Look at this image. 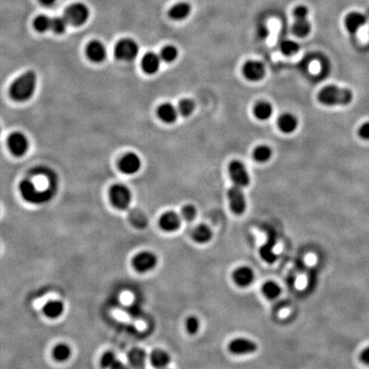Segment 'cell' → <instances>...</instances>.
<instances>
[{"mask_svg":"<svg viewBox=\"0 0 369 369\" xmlns=\"http://www.w3.org/2000/svg\"><path fill=\"white\" fill-rule=\"evenodd\" d=\"M36 86L37 75L33 71H28L13 82L9 88V94L15 101H28L34 95Z\"/></svg>","mask_w":369,"mask_h":369,"instance_id":"1","label":"cell"},{"mask_svg":"<svg viewBox=\"0 0 369 369\" xmlns=\"http://www.w3.org/2000/svg\"><path fill=\"white\" fill-rule=\"evenodd\" d=\"M353 93L351 90L336 86H326L318 93V100L324 105H347L352 101Z\"/></svg>","mask_w":369,"mask_h":369,"instance_id":"2","label":"cell"},{"mask_svg":"<svg viewBox=\"0 0 369 369\" xmlns=\"http://www.w3.org/2000/svg\"><path fill=\"white\" fill-rule=\"evenodd\" d=\"M308 9L305 5L296 7L293 11L295 22L292 26V32L297 37L305 38L311 31V24L308 19Z\"/></svg>","mask_w":369,"mask_h":369,"instance_id":"3","label":"cell"},{"mask_svg":"<svg viewBox=\"0 0 369 369\" xmlns=\"http://www.w3.org/2000/svg\"><path fill=\"white\" fill-rule=\"evenodd\" d=\"M109 194L112 204L121 210L127 209L132 202V193L125 184H114L111 186Z\"/></svg>","mask_w":369,"mask_h":369,"instance_id":"4","label":"cell"},{"mask_svg":"<svg viewBox=\"0 0 369 369\" xmlns=\"http://www.w3.org/2000/svg\"><path fill=\"white\" fill-rule=\"evenodd\" d=\"M63 16L68 21V24L79 27L87 22L90 16V10L84 3H73L66 9Z\"/></svg>","mask_w":369,"mask_h":369,"instance_id":"5","label":"cell"},{"mask_svg":"<svg viewBox=\"0 0 369 369\" xmlns=\"http://www.w3.org/2000/svg\"><path fill=\"white\" fill-rule=\"evenodd\" d=\"M139 47L138 44L132 39L121 40L115 47V56L118 60L131 62L137 58Z\"/></svg>","mask_w":369,"mask_h":369,"instance_id":"6","label":"cell"},{"mask_svg":"<svg viewBox=\"0 0 369 369\" xmlns=\"http://www.w3.org/2000/svg\"><path fill=\"white\" fill-rule=\"evenodd\" d=\"M228 172L234 184L241 188L247 187L250 182V178L245 164L239 160L231 162L228 167Z\"/></svg>","mask_w":369,"mask_h":369,"instance_id":"7","label":"cell"},{"mask_svg":"<svg viewBox=\"0 0 369 369\" xmlns=\"http://www.w3.org/2000/svg\"><path fill=\"white\" fill-rule=\"evenodd\" d=\"M132 267L138 273L145 274L153 270L157 264V255L151 251H141L134 255L132 261Z\"/></svg>","mask_w":369,"mask_h":369,"instance_id":"8","label":"cell"},{"mask_svg":"<svg viewBox=\"0 0 369 369\" xmlns=\"http://www.w3.org/2000/svg\"><path fill=\"white\" fill-rule=\"evenodd\" d=\"M228 202L231 211L234 215H240L245 213L246 209V200L242 191V188L234 184L228 190Z\"/></svg>","mask_w":369,"mask_h":369,"instance_id":"9","label":"cell"},{"mask_svg":"<svg viewBox=\"0 0 369 369\" xmlns=\"http://www.w3.org/2000/svg\"><path fill=\"white\" fill-rule=\"evenodd\" d=\"M8 147L15 157H22L28 152L29 142L22 132H13L8 138Z\"/></svg>","mask_w":369,"mask_h":369,"instance_id":"10","label":"cell"},{"mask_svg":"<svg viewBox=\"0 0 369 369\" xmlns=\"http://www.w3.org/2000/svg\"><path fill=\"white\" fill-rule=\"evenodd\" d=\"M228 350L231 353L237 356L249 355L257 351V345L248 338H237L232 340L228 345Z\"/></svg>","mask_w":369,"mask_h":369,"instance_id":"11","label":"cell"},{"mask_svg":"<svg viewBox=\"0 0 369 369\" xmlns=\"http://www.w3.org/2000/svg\"><path fill=\"white\" fill-rule=\"evenodd\" d=\"M119 168L126 175H134L141 168V160L137 154L127 153L121 159Z\"/></svg>","mask_w":369,"mask_h":369,"instance_id":"12","label":"cell"},{"mask_svg":"<svg viewBox=\"0 0 369 369\" xmlns=\"http://www.w3.org/2000/svg\"><path fill=\"white\" fill-rule=\"evenodd\" d=\"M244 75L250 81H259L266 74L264 65L258 61L246 62L243 67Z\"/></svg>","mask_w":369,"mask_h":369,"instance_id":"13","label":"cell"},{"mask_svg":"<svg viewBox=\"0 0 369 369\" xmlns=\"http://www.w3.org/2000/svg\"><path fill=\"white\" fill-rule=\"evenodd\" d=\"M161 229L167 233H174L182 226V217L174 211L163 213L159 219Z\"/></svg>","mask_w":369,"mask_h":369,"instance_id":"14","label":"cell"},{"mask_svg":"<svg viewBox=\"0 0 369 369\" xmlns=\"http://www.w3.org/2000/svg\"><path fill=\"white\" fill-rule=\"evenodd\" d=\"M255 274L251 268L246 266H242L235 269L233 274V280L238 286L246 288L253 283Z\"/></svg>","mask_w":369,"mask_h":369,"instance_id":"15","label":"cell"},{"mask_svg":"<svg viewBox=\"0 0 369 369\" xmlns=\"http://www.w3.org/2000/svg\"><path fill=\"white\" fill-rule=\"evenodd\" d=\"M86 56L93 62H102L107 57L106 47L99 40H93L86 47Z\"/></svg>","mask_w":369,"mask_h":369,"instance_id":"16","label":"cell"},{"mask_svg":"<svg viewBox=\"0 0 369 369\" xmlns=\"http://www.w3.org/2000/svg\"><path fill=\"white\" fill-rule=\"evenodd\" d=\"M141 65L146 74H156L160 68L161 57L154 53H146L142 59Z\"/></svg>","mask_w":369,"mask_h":369,"instance_id":"17","label":"cell"},{"mask_svg":"<svg viewBox=\"0 0 369 369\" xmlns=\"http://www.w3.org/2000/svg\"><path fill=\"white\" fill-rule=\"evenodd\" d=\"M366 16L362 13L351 12L345 17V27L350 33L355 34L366 23Z\"/></svg>","mask_w":369,"mask_h":369,"instance_id":"18","label":"cell"},{"mask_svg":"<svg viewBox=\"0 0 369 369\" xmlns=\"http://www.w3.org/2000/svg\"><path fill=\"white\" fill-rule=\"evenodd\" d=\"M191 11V7L186 2H180L169 9V16L174 21H182L187 18Z\"/></svg>","mask_w":369,"mask_h":369,"instance_id":"19","label":"cell"},{"mask_svg":"<svg viewBox=\"0 0 369 369\" xmlns=\"http://www.w3.org/2000/svg\"><path fill=\"white\" fill-rule=\"evenodd\" d=\"M278 126L281 132L285 133H292L295 132L299 126V121L294 115L291 113H285L281 115L278 120Z\"/></svg>","mask_w":369,"mask_h":369,"instance_id":"20","label":"cell"},{"mask_svg":"<svg viewBox=\"0 0 369 369\" xmlns=\"http://www.w3.org/2000/svg\"><path fill=\"white\" fill-rule=\"evenodd\" d=\"M157 116L167 124H172L177 120L178 111L171 104H163L157 109Z\"/></svg>","mask_w":369,"mask_h":369,"instance_id":"21","label":"cell"},{"mask_svg":"<svg viewBox=\"0 0 369 369\" xmlns=\"http://www.w3.org/2000/svg\"><path fill=\"white\" fill-rule=\"evenodd\" d=\"M64 309L63 303L59 300L47 302L43 307L44 314L51 319H57L62 315Z\"/></svg>","mask_w":369,"mask_h":369,"instance_id":"22","label":"cell"},{"mask_svg":"<svg viewBox=\"0 0 369 369\" xmlns=\"http://www.w3.org/2000/svg\"><path fill=\"white\" fill-rule=\"evenodd\" d=\"M212 231L207 225H199L194 228L191 234L192 240L197 244H206L212 239Z\"/></svg>","mask_w":369,"mask_h":369,"instance_id":"23","label":"cell"},{"mask_svg":"<svg viewBox=\"0 0 369 369\" xmlns=\"http://www.w3.org/2000/svg\"><path fill=\"white\" fill-rule=\"evenodd\" d=\"M127 360L130 365L133 368L142 369L145 366L147 356L144 350L139 349V348H135L129 351V353L127 355Z\"/></svg>","mask_w":369,"mask_h":369,"instance_id":"24","label":"cell"},{"mask_svg":"<svg viewBox=\"0 0 369 369\" xmlns=\"http://www.w3.org/2000/svg\"><path fill=\"white\" fill-rule=\"evenodd\" d=\"M150 362L152 366L157 369L166 368L170 363V357L166 351L157 349L152 351L150 356Z\"/></svg>","mask_w":369,"mask_h":369,"instance_id":"25","label":"cell"},{"mask_svg":"<svg viewBox=\"0 0 369 369\" xmlns=\"http://www.w3.org/2000/svg\"><path fill=\"white\" fill-rule=\"evenodd\" d=\"M273 111V106L268 102H259L254 108V114L259 120L266 121L270 118Z\"/></svg>","mask_w":369,"mask_h":369,"instance_id":"26","label":"cell"},{"mask_svg":"<svg viewBox=\"0 0 369 369\" xmlns=\"http://www.w3.org/2000/svg\"><path fill=\"white\" fill-rule=\"evenodd\" d=\"M100 364H101L102 368H105V369H123L124 368L123 363L117 359L116 354L112 351H107L102 356Z\"/></svg>","mask_w":369,"mask_h":369,"instance_id":"27","label":"cell"},{"mask_svg":"<svg viewBox=\"0 0 369 369\" xmlns=\"http://www.w3.org/2000/svg\"><path fill=\"white\" fill-rule=\"evenodd\" d=\"M71 356V348L66 344H59L56 345L53 351V357L59 362H65Z\"/></svg>","mask_w":369,"mask_h":369,"instance_id":"28","label":"cell"},{"mask_svg":"<svg viewBox=\"0 0 369 369\" xmlns=\"http://www.w3.org/2000/svg\"><path fill=\"white\" fill-rule=\"evenodd\" d=\"M262 292L266 298L268 299H274L278 298L281 293L280 286L274 281H267L262 286Z\"/></svg>","mask_w":369,"mask_h":369,"instance_id":"29","label":"cell"},{"mask_svg":"<svg viewBox=\"0 0 369 369\" xmlns=\"http://www.w3.org/2000/svg\"><path fill=\"white\" fill-rule=\"evenodd\" d=\"M273 151L268 145H260L255 149L253 152V157L258 163H266L270 159Z\"/></svg>","mask_w":369,"mask_h":369,"instance_id":"30","label":"cell"},{"mask_svg":"<svg viewBox=\"0 0 369 369\" xmlns=\"http://www.w3.org/2000/svg\"><path fill=\"white\" fill-rule=\"evenodd\" d=\"M34 27L38 32L45 33L52 28V19L47 15H39L34 19Z\"/></svg>","mask_w":369,"mask_h":369,"instance_id":"31","label":"cell"},{"mask_svg":"<svg viewBox=\"0 0 369 369\" xmlns=\"http://www.w3.org/2000/svg\"><path fill=\"white\" fill-rule=\"evenodd\" d=\"M68 22L64 16H57L52 19V28L55 34H62L68 28Z\"/></svg>","mask_w":369,"mask_h":369,"instance_id":"32","label":"cell"},{"mask_svg":"<svg viewBox=\"0 0 369 369\" xmlns=\"http://www.w3.org/2000/svg\"><path fill=\"white\" fill-rule=\"evenodd\" d=\"M178 50L176 49V46H167L163 47L161 52V59L166 62H172L178 58Z\"/></svg>","mask_w":369,"mask_h":369,"instance_id":"33","label":"cell"},{"mask_svg":"<svg viewBox=\"0 0 369 369\" xmlns=\"http://www.w3.org/2000/svg\"><path fill=\"white\" fill-rule=\"evenodd\" d=\"M299 44L293 40H285L280 45V50L286 56L295 55L296 53H299Z\"/></svg>","mask_w":369,"mask_h":369,"instance_id":"34","label":"cell"},{"mask_svg":"<svg viewBox=\"0 0 369 369\" xmlns=\"http://www.w3.org/2000/svg\"><path fill=\"white\" fill-rule=\"evenodd\" d=\"M195 109V104L191 99H183L180 102L179 105V112L183 116V117H189L190 115L192 114V112Z\"/></svg>","mask_w":369,"mask_h":369,"instance_id":"35","label":"cell"},{"mask_svg":"<svg viewBox=\"0 0 369 369\" xmlns=\"http://www.w3.org/2000/svg\"><path fill=\"white\" fill-rule=\"evenodd\" d=\"M196 216H197V209L193 205L187 204L182 208V211H181V217L182 220L188 222H192Z\"/></svg>","mask_w":369,"mask_h":369,"instance_id":"36","label":"cell"},{"mask_svg":"<svg viewBox=\"0 0 369 369\" xmlns=\"http://www.w3.org/2000/svg\"><path fill=\"white\" fill-rule=\"evenodd\" d=\"M185 327L190 334H196L200 327L199 320L197 317L190 316L188 317L185 321Z\"/></svg>","mask_w":369,"mask_h":369,"instance_id":"37","label":"cell"},{"mask_svg":"<svg viewBox=\"0 0 369 369\" xmlns=\"http://www.w3.org/2000/svg\"><path fill=\"white\" fill-rule=\"evenodd\" d=\"M358 134L365 140H369V122L363 124L358 129Z\"/></svg>","mask_w":369,"mask_h":369,"instance_id":"38","label":"cell"},{"mask_svg":"<svg viewBox=\"0 0 369 369\" xmlns=\"http://www.w3.org/2000/svg\"><path fill=\"white\" fill-rule=\"evenodd\" d=\"M359 358L362 363L369 366V346L361 352Z\"/></svg>","mask_w":369,"mask_h":369,"instance_id":"39","label":"cell"},{"mask_svg":"<svg viewBox=\"0 0 369 369\" xmlns=\"http://www.w3.org/2000/svg\"><path fill=\"white\" fill-rule=\"evenodd\" d=\"M56 1H57V0H39V2H40L42 5L47 7L53 5V4L56 3Z\"/></svg>","mask_w":369,"mask_h":369,"instance_id":"40","label":"cell"},{"mask_svg":"<svg viewBox=\"0 0 369 369\" xmlns=\"http://www.w3.org/2000/svg\"><path fill=\"white\" fill-rule=\"evenodd\" d=\"M0 131H1V130H0Z\"/></svg>","mask_w":369,"mask_h":369,"instance_id":"41","label":"cell"}]
</instances>
